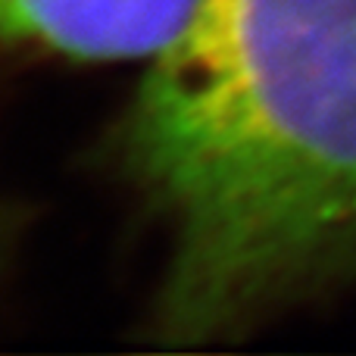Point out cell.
Returning <instances> with one entry per match:
<instances>
[{
  "instance_id": "obj_2",
  "label": "cell",
  "mask_w": 356,
  "mask_h": 356,
  "mask_svg": "<svg viewBox=\"0 0 356 356\" xmlns=\"http://www.w3.org/2000/svg\"><path fill=\"white\" fill-rule=\"evenodd\" d=\"M207 0H0V54L69 60L156 56Z\"/></svg>"
},
{
  "instance_id": "obj_1",
  "label": "cell",
  "mask_w": 356,
  "mask_h": 356,
  "mask_svg": "<svg viewBox=\"0 0 356 356\" xmlns=\"http://www.w3.org/2000/svg\"><path fill=\"white\" fill-rule=\"evenodd\" d=\"M169 228L150 313L197 347L356 278V0H207L113 135Z\"/></svg>"
}]
</instances>
